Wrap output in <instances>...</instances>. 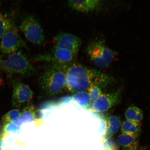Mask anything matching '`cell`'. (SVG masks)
<instances>
[{
    "label": "cell",
    "instance_id": "obj_12",
    "mask_svg": "<svg viewBox=\"0 0 150 150\" xmlns=\"http://www.w3.org/2000/svg\"><path fill=\"white\" fill-rule=\"evenodd\" d=\"M141 130L140 122L126 120L123 122L121 127L122 134L130 135L136 138L139 136Z\"/></svg>",
    "mask_w": 150,
    "mask_h": 150
},
{
    "label": "cell",
    "instance_id": "obj_4",
    "mask_svg": "<svg viewBox=\"0 0 150 150\" xmlns=\"http://www.w3.org/2000/svg\"><path fill=\"white\" fill-rule=\"evenodd\" d=\"M86 50L91 61L96 66L100 68L108 67L116 55L115 52L108 48L102 39L90 43Z\"/></svg>",
    "mask_w": 150,
    "mask_h": 150
},
{
    "label": "cell",
    "instance_id": "obj_7",
    "mask_svg": "<svg viewBox=\"0 0 150 150\" xmlns=\"http://www.w3.org/2000/svg\"><path fill=\"white\" fill-rule=\"evenodd\" d=\"M76 54L69 50L54 47L50 53L37 56V61L50 62L53 64L68 65L74 63Z\"/></svg>",
    "mask_w": 150,
    "mask_h": 150
},
{
    "label": "cell",
    "instance_id": "obj_11",
    "mask_svg": "<svg viewBox=\"0 0 150 150\" xmlns=\"http://www.w3.org/2000/svg\"><path fill=\"white\" fill-rule=\"evenodd\" d=\"M69 7L74 10L80 12H93L100 8L102 2L99 0H70L67 1Z\"/></svg>",
    "mask_w": 150,
    "mask_h": 150
},
{
    "label": "cell",
    "instance_id": "obj_1",
    "mask_svg": "<svg viewBox=\"0 0 150 150\" xmlns=\"http://www.w3.org/2000/svg\"><path fill=\"white\" fill-rule=\"evenodd\" d=\"M67 88L72 93L88 91L93 85L105 86L112 78L105 73L79 63L65 65Z\"/></svg>",
    "mask_w": 150,
    "mask_h": 150
},
{
    "label": "cell",
    "instance_id": "obj_18",
    "mask_svg": "<svg viewBox=\"0 0 150 150\" xmlns=\"http://www.w3.org/2000/svg\"><path fill=\"white\" fill-rule=\"evenodd\" d=\"M102 139L105 150H119L118 144L112 137H109L104 136L103 137Z\"/></svg>",
    "mask_w": 150,
    "mask_h": 150
},
{
    "label": "cell",
    "instance_id": "obj_2",
    "mask_svg": "<svg viewBox=\"0 0 150 150\" xmlns=\"http://www.w3.org/2000/svg\"><path fill=\"white\" fill-rule=\"evenodd\" d=\"M65 66L53 64L39 76V87L46 95L54 96L67 89Z\"/></svg>",
    "mask_w": 150,
    "mask_h": 150
},
{
    "label": "cell",
    "instance_id": "obj_9",
    "mask_svg": "<svg viewBox=\"0 0 150 150\" xmlns=\"http://www.w3.org/2000/svg\"><path fill=\"white\" fill-rule=\"evenodd\" d=\"M121 96L120 89L113 93L102 94L93 102V110L97 112L107 111L119 104Z\"/></svg>",
    "mask_w": 150,
    "mask_h": 150
},
{
    "label": "cell",
    "instance_id": "obj_13",
    "mask_svg": "<svg viewBox=\"0 0 150 150\" xmlns=\"http://www.w3.org/2000/svg\"><path fill=\"white\" fill-rule=\"evenodd\" d=\"M119 145L125 150H137L138 146V138L130 135L122 134L118 136Z\"/></svg>",
    "mask_w": 150,
    "mask_h": 150
},
{
    "label": "cell",
    "instance_id": "obj_22",
    "mask_svg": "<svg viewBox=\"0 0 150 150\" xmlns=\"http://www.w3.org/2000/svg\"><path fill=\"white\" fill-rule=\"evenodd\" d=\"M4 137L2 134H0V150H3V139Z\"/></svg>",
    "mask_w": 150,
    "mask_h": 150
},
{
    "label": "cell",
    "instance_id": "obj_5",
    "mask_svg": "<svg viewBox=\"0 0 150 150\" xmlns=\"http://www.w3.org/2000/svg\"><path fill=\"white\" fill-rule=\"evenodd\" d=\"M20 29L27 40L33 44L40 46L44 42V30L39 21L33 15L28 14L22 17Z\"/></svg>",
    "mask_w": 150,
    "mask_h": 150
},
{
    "label": "cell",
    "instance_id": "obj_6",
    "mask_svg": "<svg viewBox=\"0 0 150 150\" xmlns=\"http://www.w3.org/2000/svg\"><path fill=\"white\" fill-rule=\"evenodd\" d=\"M22 48L28 50L13 23L0 38V52L3 54H10Z\"/></svg>",
    "mask_w": 150,
    "mask_h": 150
},
{
    "label": "cell",
    "instance_id": "obj_15",
    "mask_svg": "<svg viewBox=\"0 0 150 150\" xmlns=\"http://www.w3.org/2000/svg\"><path fill=\"white\" fill-rule=\"evenodd\" d=\"M125 117L128 120L140 122L143 117V112L137 107L132 105L129 106L125 112Z\"/></svg>",
    "mask_w": 150,
    "mask_h": 150
},
{
    "label": "cell",
    "instance_id": "obj_21",
    "mask_svg": "<svg viewBox=\"0 0 150 150\" xmlns=\"http://www.w3.org/2000/svg\"><path fill=\"white\" fill-rule=\"evenodd\" d=\"M76 93L78 94V96L81 97V100L78 101L79 104L82 106H89L91 100L88 93L86 92H82Z\"/></svg>",
    "mask_w": 150,
    "mask_h": 150
},
{
    "label": "cell",
    "instance_id": "obj_19",
    "mask_svg": "<svg viewBox=\"0 0 150 150\" xmlns=\"http://www.w3.org/2000/svg\"><path fill=\"white\" fill-rule=\"evenodd\" d=\"M100 87L98 86L93 85L88 90L91 102H93L102 94V91Z\"/></svg>",
    "mask_w": 150,
    "mask_h": 150
},
{
    "label": "cell",
    "instance_id": "obj_24",
    "mask_svg": "<svg viewBox=\"0 0 150 150\" xmlns=\"http://www.w3.org/2000/svg\"></svg>",
    "mask_w": 150,
    "mask_h": 150
},
{
    "label": "cell",
    "instance_id": "obj_3",
    "mask_svg": "<svg viewBox=\"0 0 150 150\" xmlns=\"http://www.w3.org/2000/svg\"><path fill=\"white\" fill-rule=\"evenodd\" d=\"M0 70L25 78L32 76L35 72V67L20 50L10 54H0Z\"/></svg>",
    "mask_w": 150,
    "mask_h": 150
},
{
    "label": "cell",
    "instance_id": "obj_23",
    "mask_svg": "<svg viewBox=\"0 0 150 150\" xmlns=\"http://www.w3.org/2000/svg\"><path fill=\"white\" fill-rule=\"evenodd\" d=\"M1 123H0V128H1Z\"/></svg>",
    "mask_w": 150,
    "mask_h": 150
},
{
    "label": "cell",
    "instance_id": "obj_17",
    "mask_svg": "<svg viewBox=\"0 0 150 150\" xmlns=\"http://www.w3.org/2000/svg\"><path fill=\"white\" fill-rule=\"evenodd\" d=\"M13 23L7 16L0 13V38Z\"/></svg>",
    "mask_w": 150,
    "mask_h": 150
},
{
    "label": "cell",
    "instance_id": "obj_10",
    "mask_svg": "<svg viewBox=\"0 0 150 150\" xmlns=\"http://www.w3.org/2000/svg\"><path fill=\"white\" fill-rule=\"evenodd\" d=\"M55 46L70 50L76 54L81 45V39L72 34L62 33L58 34L54 39Z\"/></svg>",
    "mask_w": 150,
    "mask_h": 150
},
{
    "label": "cell",
    "instance_id": "obj_8",
    "mask_svg": "<svg viewBox=\"0 0 150 150\" xmlns=\"http://www.w3.org/2000/svg\"><path fill=\"white\" fill-rule=\"evenodd\" d=\"M33 93L29 86L19 80L14 81L12 99V105L19 108L30 102Z\"/></svg>",
    "mask_w": 150,
    "mask_h": 150
},
{
    "label": "cell",
    "instance_id": "obj_20",
    "mask_svg": "<svg viewBox=\"0 0 150 150\" xmlns=\"http://www.w3.org/2000/svg\"><path fill=\"white\" fill-rule=\"evenodd\" d=\"M20 127L16 122L11 123L5 125L3 129V134L5 137L6 134H15L18 132Z\"/></svg>",
    "mask_w": 150,
    "mask_h": 150
},
{
    "label": "cell",
    "instance_id": "obj_14",
    "mask_svg": "<svg viewBox=\"0 0 150 150\" xmlns=\"http://www.w3.org/2000/svg\"><path fill=\"white\" fill-rule=\"evenodd\" d=\"M121 125L120 117L116 116L109 117L107 120V129L105 135L112 137L119 131Z\"/></svg>",
    "mask_w": 150,
    "mask_h": 150
},
{
    "label": "cell",
    "instance_id": "obj_16",
    "mask_svg": "<svg viewBox=\"0 0 150 150\" xmlns=\"http://www.w3.org/2000/svg\"><path fill=\"white\" fill-rule=\"evenodd\" d=\"M21 115V112L18 109L12 110L5 114L2 118L3 123L5 125L18 121Z\"/></svg>",
    "mask_w": 150,
    "mask_h": 150
}]
</instances>
